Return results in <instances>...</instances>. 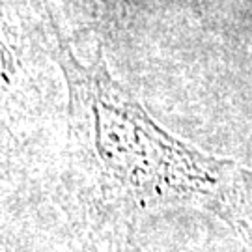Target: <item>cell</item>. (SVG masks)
Instances as JSON below:
<instances>
[{"mask_svg":"<svg viewBox=\"0 0 252 252\" xmlns=\"http://www.w3.org/2000/svg\"><path fill=\"white\" fill-rule=\"evenodd\" d=\"M45 8L67 99L69 176L94 228L129 230L157 213L196 209L245 232L252 213L237 162L164 129L110 73L103 45L81 58L47 0Z\"/></svg>","mask_w":252,"mask_h":252,"instance_id":"6da1fadb","label":"cell"},{"mask_svg":"<svg viewBox=\"0 0 252 252\" xmlns=\"http://www.w3.org/2000/svg\"><path fill=\"white\" fill-rule=\"evenodd\" d=\"M153 0H47L67 36L90 34L101 43L140 19Z\"/></svg>","mask_w":252,"mask_h":252,"instance_id":"7a4b0ae2","label":"cell"},{"mask_svg":"<svg viewBox=\"0 0 252 252\" xmlns=\"http://www.w3.org/2000/svg\"><path fill=\"white\" fill-rule=\"evenodd\" d=\"M245 234H247V235H249V237L252 239V219H251V222H249V226L245 228Z\"/></svg>","mask_w":252,"mask_h":252,"instance_id":"3957f363","label":"cell"},{"mask_svg":"<svg viewBox=\"0 0 252 252\" xmlns=\"http://www.w3.org/2000/svg\"><path fill=\"white\" fill-rule=\"evenodd\" d=\"M249 2H251V6H252V0H249Z\"/></svg>","mask_w":252,"mask_h":252,"instance_id":"277c9868","label":"cell"}]
</instances>
